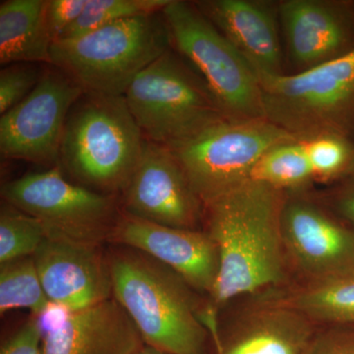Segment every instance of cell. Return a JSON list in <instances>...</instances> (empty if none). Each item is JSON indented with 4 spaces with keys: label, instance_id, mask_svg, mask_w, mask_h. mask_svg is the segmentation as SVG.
Segmentation results:
<instances>
[{
    "label": "cell",
    "instance_id": "1",
    "mask_svg": "<svg viewBox=\"0 0 354 354\" xmlns=\"http://www.w3.org/2000/svg\"><path fill=\"white\" fill-rule=\"evenodd\" d=\"M286 192L260 181L241 184L205 206L207 232L218 247L213 304L281 285L288 260L281 218Z\"/></svg>",
    "mask_w": 354,
    "mask_h": 354
},
{
    "label": "cell",
    "instance_id": "2",
    "mask_svg": "<svg viewBox=\"0 0 354 354\" xmlns=\"http://www.w3.org/2000/svg\"><path fill=\"white\" fill-rule=\"evenodd\" d=\"M113 297L146 346L171 354H207L209 332L193 288L146 254L123 247L109 257Z\"/></svg>",
    "mask_w": 354,
    "mask_h": 354
},
{
    "label": "cell",
    "instance_id": "3",
    "mask_svg": "<svg viewBox=\"0 0 354 354\" xmlns=\"http://www.w3.org/2000/svg\"><path fill=\"white\" fill-rule=\"evenodd\" d=\"M145 141L124 95L84 93L67 118L57 165L79 185L114 195L127 187Z\"/></svg>",
    "mask_w": 354,
    "mask_h": 354
},
{
    "label": "cell",
    "instance_id": "4",
    "mask_svg": "<svg viewBox=\"0 0 354 354\" xmlns=\"http://www.w3.org/2000/svg\"><path fill=\"white\" fill-rule=\"evenodd\" d=\"M171 48V37L162 11L55 41L50 65L85 94L120 97L144 69Z\"/></svg>",
    "mask_w": 354,
    "mask_h": 354
},
{
    "label": "cell",
    "instance_id": "5",
    "mask_svg": "<svg viewBox=\"0 0 354 354\" xmlns=\"http://www.w3.org/2000/svg\"><path fill=\"white\" fill-rule=\"evenodd\" d=\"M124 97L144 138L171 150L227 120L201 76L174 48L144 69Z\"/></svg>",
    "mask_w": 354,
    "mask_h": 354
},
{
    "label": "cell",
    "instance_id": "6",
    "mask_svg": "<svg viewBox=\"0 0 354 354\" xmlns=\"http://www.w3.org/2000/svg\"><path fill=\"white\" fill-rule=\"evenodd\" d=\"M259 80L266 120L295 139L354 138V50L306 71Z\"/></svg>",
    "mask_w": 354,
    "mask_h": 354
},
{
    "label": "cell",
    "instance_id": "7",
    "mask_svg": "<svg viewBox=\"0 0 354 354\" xmlns=\"http://www.w3.org/2000/svg\"><path fill=\"white\" fill-rule=\"evenodd\" d=\"M162 15L172 48L201 76L225 118H265L259 76L194 2L171 0Z\"/></svg>",
    "mask_w": 354,
    "mask_h": 354
},
{
    "label": "cell",
    "instance_id": "8",
    "mask_svg": "<svg viewBox=\"0 0 354 354\" xmlns=\"http://www.w3.org/2000/svg\"><path fill=\"white\" fill-rule=\"evenodd\" d=\"M292 140L266 118L225 120L171 151L206 206L250 180L268 150Z\"/></svg>",
    "mask_w": 354,
    "mask_h": 354
},
{
    "label": "cell",
    "instance_id": "9",
    "mask_svg": "<svg viewBox=\"0 0 354 354\" xmlns=\"http://www.w3.org/2000/svg\"><path fill=\"white\" fill-rule=\"evenodd\" d=\"M1 195L7 204L38 218L46 236L102 245L121 216L115 195L67 180L58 165L9 181Z\"/></svg>",
    "mask_w": 354,
    "mask_h": 354
},
{
    "label": "cell",
    "instance_id": "10",
    "mask_svg": "<svg viewBox=\"0 0 354 354\" xmlns=\"http://www.w3.org/2000/svg\"><path fill=\"white\" fill-rule=\"evenodd\" d=\"M83 94L57 67L44 70L31 94L0 118L2 157L57 165L67 118Z\"/></svg>",
    "mask_w": 354,
    "mask_h": 354
},
{
    "label": "cell",
    "instance_id": "11",
    "mask_svg": "<svg viewBox=\"0 0 354 354\" xmlns=\"http://www.w3.org/2000/svg\"><path fill=\"white\" fill-rule=\"evenodd\" d=\"M281 227L286 260L306 281L354 267L353 228L304 190L286 192Z\"/></svg>",
    "mask_w": 354,
    "mask_h": 354
},
{
    "label": "cell",
    "instance_id": "12",
    "mask_svg": "<svg viewBox=\"0 0 354 354\" xmlns=\"http://www.w3.org/2000/svg\"><path fill=\"white\" fill-rule=\"evenodd\" d=\"M120 194L123 213L140 220L190 230H200L205 220V205L171 149L147 140Z\"/></svg>",
    "mask_w": 354,
    "mask_h": 354
},
{
    "label": "cell",
    "instance_id": "13",
    "mask_svg": "<svg viewBox=\"0 0 354 354\" xmlns=\"http://www.w3.org/2000/svg\"><path fill=\"white\" fill-rule=\"evenodd\" d=\"M279 19L295 73L354 50V0H281Z\"/></svg>",
    "mask_w": 354,
    "mask_h": 354
},
{
    "label": "cell",
    "instance_id": "14",
    "mask_svg": "<svg viewBox=\"0 0 354 354\" xmlns=\"http://www.w3.org/2000/svg\"><path fill=\"white\" fill-rule=\"evenodd\" d=\"M108 241L162 263L194 290L209 297L213 293L220 257L215 241L207 232L165 227L123 213Z\"/></svg>",
    "mask_w": 354,
    "mask_h": 354
},
{
    "label": "cell",
    "instance_id": "15",
    "mask_svg": "<svg viewBox=\"0 0 354 354\" xmlns=\"http://www.w3.org/2000/svg\"><path fill=\"white\" fill-rule=\"evenodd\" d=\"M32 258L53 304L76 312L113 298L109 257L100 244L46 236Z\"/></svg>",
    "mask_w": 354,
    "mask_h": 354
},
{
    "label": "cell",
    "instance_id": "16",
    "mask_svg": "<svg viewBox=\"0 0 354 354\" xmlns=\"http://www.w3.org/2000/svg\"><path fill=\"white\" fill-rule=\"evenodd\" d=\"M200 318L221 354H305L317 332L308 318L271 299L244 314L227 335H221L213 304Z\"/></svg>",
    "mask_w": 354,
    "mask_h": 354
},
{
    "label": "cell",
    "instance_id": "17",
    "mask_svg": "<svg viewBox=\"0 0 354 354\" xmlns=\"http://www.w3.org/2000/svg\"><path fill=\"white\" fill-rule=\"evenodd\" d=\"M203 15L230 41L258 76L283 74L279 1L197 0Z\"/></svg>",
    "mask_w": 354,
    "mask_h": 354
},
{
    "label": "cell",
    "instance_id": "18",
    "mask_svg": "<svg viewBox=\"0 0 354 354\" xmlns=\"http://www.w3.org/2000/svg\"><path fill=\"white\" fill-rule=\"evenodd\" d=\"M136 326L114 298L72 312L43 335L44 354H135L144 346Z\"/></svg>",
    "mask_w": 354,
    "mask_h": 354
},
{
    "label": "cell",
    "instance_id": "19",
    "mask_svg": "<svg viewBox=\"0 0 354 354\" xmlns=\"http://www.w3.org/2000/svg\"><path fill=\"white\" fill-rule=\"evenodd\" d=\"M46 0H6L0 4V64L50 65L53 39L46 21Z\"/></svg>",
    "mask_w": 354,
    "mask_h": 354
},
{
    "label": "cell",
    "instance_id": "20",
    "mask_svg": "<svg viewBox=\"0 0 354 354\" xmlns=\"http://www.w3.org/2000/svg\"><path fill=\"white\" fill-rule=\"evenodd\" d=\"M271 300L297 310L315 325H354V267L308 279Z\"/></svg>",
    "mask_w": 354,
    "mask_h": 354
},
{
    "label": "cell",
    "instance_id": "21",
    "mask_svg": "<svg viewBox=\"0 0 354 354\" xmlns=\"http://www.w3.org/2000/svg\"><path fill=\"white\" fill-rule=\"evenodd\" d=\"M250 179L283 192L304 190L315 180L304 141L292 140L272 147L258 160Z\"/></svg>",
    "mask_w": 354,
    "mask_h": 354
},
{
    "label": "cell",
    "instance_id": "22",
    "mask_svg": "<svg viewBox=\"0 0 354 354\" xmlns=\"http://www.w3.org/2000/svg\"><path fill=\"white\" fill-rule=\"evenodd\" d=\"M50 304L32 256L0 264L1 315L11 309L28 308L37 317Z\"/></svg>",
    "mask_w": 354,
    "mask_h": 354
},
{
    "label": "cell",
    "instance_id": "23",
    "mask_svg": "<svg viewBox=\"0 0 354 354\" xmlns=\"http://www.w3.org/2000/svg\"><path fill=\"white\" fill-rule=\"evenodd\" d=\"M169 2L171 0H87L80 17L58 41L79 38L128 18L162 12Z\"/></svg>",
    "mask_w": 354,
    "mask_h": 354
},
{
    "label": "cell",
    "instance_id": "24",
    "mask_svg": "<svg viewBox=\"0 0 354 354\" xmlns=\"http://www.w3.org/2000/svg\"><path fill=\"white\" fill-rule=\"evenodd\" d=\"M46 239L43 223L6 204L0 212V264L32 257Z\"/></svg>",
    "mask_w": 354,
    "mask_h": 354
},
{
    "label": "cell",
    "instance_id": "25",
    "mask_svg": "<svg viewBox=\"0 0 354 354\" xmlns=\"http://www.w3.org/2000/svg\"><path fill=\"white\" fill-rule=\"evenodd\" d=\"M314 179L337 183L354 172V138L328 134L304 141Z\"/></svg>",
    "mask_w": 354,
    "mask_h": 354
},
{
    "label": "cell",
    "instance_id": "26",
    "mask_svg": "<svg viewBox=\"0 0 354 354\" xmlns=\"http://www.w3.org/2000/svg\"><path fill=\"white\" fill-rule=\"evenodd\" d=\"M43 72L30 64H15L0 71V113L24 101L38 85Z\"/></svg>",
    "mask_w": 354,
    "mask_h": 354
},
{
    "label": "cell",
    "instance_id": "27",
    "mask_svg": "<svg viewBox=\"0 0 354 354\" xmlns=\"http://www.w3.org/2000/svg\"><path fill=\"white\" fill-rule=\"evenodd\" d=\"M305 354H354V325L324 326Z\"/></svg>",
    "mask_w": 354,
    "mask_h": 354
},
{
    "label": "cell",
    "instance_id": "28",
    "mask_svg": "<svg viewBox=\"0 0 354 354\" xmlns=\"http://www.w3.org/2000/svg\"><path fill=\"white\" fill-rule=\"evenodd\" d=\"M87 0H46V21L53 44L80 17Z\"/></svg>",
    "mask_w": 354,
    "mask_h": 354
},
{
    "label": "cell",
    "instance_id": "29",
    "mask_svg": "<svg viewBox=\"0 0 354 354\" xmlns=\"http://www.w3.org/2000/svg\"><path fill=\"white\" fill-rule=\"evenodd\" d=\"M43 335L32 315L15 334L2 344L0 354H44Z\"/></svg>",
    "mask_w": 354,
    "mask_h": 354
},
{
    "label": "cell",
    "instance_id": "30",
    "mask_svg": "<svg viewBox=\"0 0 354 354\" xmlns=\"http://www.w3.org/2000/svg\"><path fill=\"white\" fill-rule=\"evenodd\" d=\"M328 200L329 208L354 230V172L335 183Z\"/></svg>",
    "mask_w": 354,
    "mask_h": 354
},
{
    "label": "cell",
    "instance_id": "31",
    "mask_svg": "<svg viewBox=\"0 0 354 354\" xmlns=\"http://www.w3.org/2000/svg\"><path fill=\"white\" fill-rule=\"evenodd\" d=\"M135 354H171L165 353V351H160V349L153 348L152 346H146L144 344L141 348L139 349Z\"/></svg>",
    "mask_w": 354,
    "mask_h": 354
},
{
    "label": "cell",
    "instance_id": "32",
    "mask_svg": "<svg viewBox=\"0 0 354 354\" xmlns=\"http://www.w3.org/2000/svg\"><path fill=\"white\" fill-rule=\"evenodd\" d=\"M215 351H216V349H215ZM216 354H221V353H220V351H216Z\"/></svg>",
    "mask_w": 354,
    "mask_h": 354
}]
</instances>
